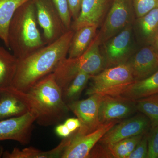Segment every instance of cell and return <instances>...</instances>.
Segmentation results:
<instances>
[{
  "label": "cell",
  "instance_id": "f1b7e54d",
  "mask_svg": "<svg viewBox=\"0 0 158 158\" xmlns=\"http://www.w3.org/2000/svg\"><path fill=\"white\" fill-rule=\"evenodd\" d=\"M148 158H158V126L148 135Z\"/></svg>",
  "mask_w": 158,
  "mask_h": 158
},
{
  "label": "cell",
  "instance_id": "5bb4252c",
  "mask_svg": "<svg viewBox=\"0 0 158 158\" xmlns=\"http://www.w3.org/2000/svg\"><path fill=\"white\" fill-rule=\"evenodd\" d=\"M127 63L129 65L135 81L147 78L158 70V57L151 45L135 52Z\"/></svg>",
  "mask_w": 158,
  "mask_h": 158
},
{
  "label": "cell",
  "instance_id": "52a82bcc",
  "mask_svg": "<svg viewBox=\"0 0 158 158\" xmlns=\"http://www.w3.org/2000/svg\"><path fill=\"white\" fill-rule=\"evenodd\" d=\"M101 46L106 68L126 63L135 53L133 24L126 27Z\"/></svg>",
  "mask_w": 158,
  "mask_h": 158
},
{
  "label": "cell",
  "instance_id": "277c9868",
  "mask_svg": "<svg viewBox=\"0 0 158 158\" xmlns=\"http://www.w3.org/2000/svg\"><path fill=\"white\" fill-rule=\"evenodd\" d=\"M101 47L97 33L82 55L77 58L67 57L59 63L53 74L62 91L79 73H83L93 76L106 68V62Z\"/></svg>",
  "mask_w": 158,
  "mask_h": 158
},
{
  "label": "cell",
  "instance_id": "7a4b0ae2",
  "mask_svg": "<svg viewBox=\"0 0 158 158\" xmlns=\"http://www.w3.org/2000/svg\"><path fill=\"white\" fill-rule=\"evenodd\" d=\"M11 88L31 111L36 113V122L39 125H56L68 116V105L63 100L62 90L53 73L41 79L27 92Z\"/></svg>",
  "mask_w": 158,
  "mask_h": 158
},
{
  "label": "cell",
  "instance_id": "603a6c76",
  "mask_svg": "<svg viewBox=\"0 0 158 158\" xmlns=\"http://www.w3.org/2000/svg\"><path fill=\"white\" fill-rule=\"evenodd\" d=\"M91 76L88 73H79L62 91V98L66 104L79 100Z\"/></svg>",
  "mask_w": 158,
  "mask_h": 158
},
{
  "label": "cell",
  "instance_id": "9c48e42d",
  "mask_svg": "<svg viewBox=\"0 0 158 158\" xmlns=\"http://www.w3.org/2000/svg\"><path fill=\"white\" fill-rule=\"evenodd\" d=\"M118 121L115 120L104 123L95 131L87 135H80L73 133L68 138H65L66 145L61 158H89L91 150L105 134Z\"/></svg>",
  "mask_w": 158,
  "mask_h": 158
},
{
  "label": "cell",
  "instance_id": "6da1fadb",
  "mask_svg": "<svg viewBox=\"0 0 158 158\" xmlns=\"http://www.w3.org/2000/svg\"><path fill=\"white\" fill-rule=\"evenodd\" d=\"M73 34L70 29L56 41L18 59L11 87L27 92L41 79L53 73L59 63L67 58Z\"/></svg>",
  "mask_w": 158,
  "mask_h": 158
},
{
  "label": "cell",
  "instance_id": "5b68a950",
  "mask_svg": "<svg viewBox=\"0 0 158 158\" xmlns=\"http://www.w3.org/2000/svg\"><path fill=\"white\" fill-rule=\"evenodd\" d=\"M89 87L85 94L118 96L135 81L131 70L127 63L105 68L91 76Z\"/></svg>",
  "mask_w": 158,
  "mask_h": 158
},
{
  "label": "cell",
  "instance_id": "1f68e13d",
  "mask_svg": "<svg viewBox=\"0 0 158 158\" xmlns=\"http://www.w3.org/2000/svg\"><path fill=\"white\" fill-rule=\"evenodd\" d=\"M64 124L72 133L76 131L81 126V122L78 118H67L64 122Z\"/></svg>",
  "mask_w": 158,
  "mask_h": 158
},
{
  "label": "cell",
  "instance_id": "2e32d148",
  "mask_svg": "<svg viewBox=\"0 0 158 158\" xmlns=\"http://www.w3.org/2000/svg\"><path fill=\"white\" fill-rule=\"evenodd\" d=\"M31 111L11 87L0 90V120L23 116Z\"/></svg>",
  "mask_w": 158,
  "mask_h": 158
},
{
  "label": "cell",
  "instance_id": "4fadbf2b",
  "mask_svg": "<svg viewBox=\"0 0 158 158\" xmlns=\"http://www.w3.org/2000/svg\"><path fill=\"white\" fill-rule=\"evenodd\" d=\"M137 111L136 101L120 96H102L99 119L101 124L127 118Z\"/></svg>",
  "mask_w": 158,
  "mask_h": 158
},
{
  "label": "cell",
  "instance_id": "4316f807",
  "mask_svg": "<svg viewBox=\"0 0 158 158\" xmlns=\"http://www.w3.org/2000/svg\"><path fill=\"white\" fill-rule=\"evenodd\" d=\"M61 15L63 24L67 31L70 30L72 18L67 0H52Z\"/></svg>",
  "mask_w": 158,
  "mask_h": 158
},
{
  "label": "cell",
  "instance_id": "d6a6232c",
  "mask_svg": "<svg viewBox=\"0 0 158 158\" xmlns=\"http://www.w3.org/2000/svg\"><path fill=\"white\" fill-rule=\"evenodd\" d=\"M151 45L152 46V47L153 48L154 50L158 57V34L156 36L155 38L154 39Z\"/></svg>",
  "mask_w": 158,
  "mask_h": 158
},
{
  "label": "cell",
  "instance_id": "d4e9b609",
  "mask_svg": "<svg viewBox=\"0 0 158 158\" xmlns=\"http://www.w3.org/2000/svg\"><path fill=\"white\" fill-rule=\"evenodd\" d=\"M145 134L126 138L105 147H106L111 158H128Z\"/></svg>",
  "mask_w": 158,
  "mask_h": 158
},
{
  "label": "cell",
  "instance_id": "cb8c5ba5",
  "mask_svg": "<svg viewBox=\"0 0 158 158\" xmlns=\"http://www.w3.org/2000/svg\"><path fill=\"white\" fill-rule=\"evenodd\" d=\"M137 111L147 116L152 128L158 126V94L136 101Z\"/></svg>",
  "mask_w": 158,
  "mask_h": 158
},
{
  "label": "cell",
  "instance_id": "ffe728a7",
  "mask_svg": "<svg viewBox=\"0 0 158 158\" xmlns=\"http://www.w3.org/2000/svg\"><path fill=\"white\" fill-rule=\"evenodd\" d=\"M65 145L66 141L63 139L58 146L48 151H43L33 147L26 148L23 149L15 148L11 152H2L0 156L3 158H61Z\"/></svg>",
  "mask_w": 158,
  "mask_h": 158
},
{
  "label": "cell",
  "instance_id": "44dd1931",
  "mask_svg": "<svg viewBox=\"0 0 158 158\" xmlns=\"http://www.w3.org/2000/svg\"><path fill=\"white\" fill-rule=\"evenodd\" d=\"M18 59L0 45V90L10 88L17 69Z\"/></svg>",
  "mask_w": 158,
  "mask_h": 158
},
{
  "label": "cell",
  "instance_id": "7c38bea8",
  "mask_svg": "<svg viewBox=\"0 0 158 158\" xmlns=\"http://www.w3.org/2000/svg\"><path fill=\"white\" fill-rule=\"evenodd\" d=\"M118 123L101 138L99 144L110 146L126 138L145 134L151 126L149 119L142 113Z\"/></svg>",
  "mask_w": 158,
  "mask_h": 158
},
{
  "label": "cell",
  "instance_id": "8992f818",
  "mask_svg": "<svg viewBox=\"0 0 158 158\" xmlns=\"http://www.w3.org/2000/svg\"><path fill=\"white\" fill-rule=\"evenodd\" d=\"M136 19L132 0H113L98 34L101 45Z\"/></svg>",
  "mask_w": 158,
  "mask_h": 158
},
{
  "label": "cell",
  "instance_id": "7402d4cb",
  "mask_svg": "<svg viewBox=\"0 0 158 158\" xmlns=\"http://www.w3.org/2000/svg\"><path fill=\"white\" fill-rule=\"evenodd\" d=\"M29 0H0V39L7 48L9 25L15 11Z\"/></svg>",
  "mask_w": 158,
  "mask_h": 158
},
{
  "label": "cell",
  "instance_id": "4dcf8cb0",
  "mask_svg": "<svg viewBox=\"0 0 158 158\" xmlns=\"http://www.w3.org/2000/svg\"><path fill=\"white\" fill-rule=\"evenodd\" d=\"M55 132L57 135L63 138H68L73 133L64 123L58 124L55 129Z\"/></svg>",
  "mask_w": 158,
  "mask_h": 158
},
{
  "label": "cell",
  "instance_id": "f546056e",
  "mask_svg": "<svg viewBox=\"0 0 158 158\" xmlns=\"http://www.w3.org/2000/svg\"><path fill=\"white\" fill-rule=\"evenodd\" d=\"M72 19L75 20L81 11L83 0H67Z\"/></svg>",
  "mask_w": 158,
  "mask_h": 158
},
{
  "label": "cell",
  "instance_id": "ba28073f",
  "mask_svg": "<svg viewBox=\"0 0 158 158\" xmlns=\"http://www.w3.org/2000/svg\"><path fill=\"white\" fill-rule=\"evenodd\" d=\"M37 23L43 31L46 44L52 43L67 31L52 0H33Z\"/></svg>",
  "mask_w": 158,
  "mask_h": 158
},
{
  "label": "cell",
  "instance_id": "d6986e66",
  "mask_svg": "<svg viewBox=\"0 0 158 158\" xmlns=\"http://www.w3.org/2000/svg\"><path fill=\"white\" fill-rule=\"evenodd\" d=\"M98 28L96 26H85L74 31L67 57L77 58L84 53L97 34Z\"/></svg>",
  "mask_w": 158,
  "mask_h": 158
},
{
  "label": "cell",
  "instance_id": "484cf974",
  "mask_svg": "<svg viewBox=\"0 0 158 158\" xmlns=\"http://www.w3.org/2000/svg\"><path fill=\"white\" fill-rule=\"evenodd\" d=\"M136 18L158 8V0H132Z\"/></svg>",
  "mask_w": 158,
  "mask_h": 158
},
{
  "label": "cell",
  "instance_id": "83f0119b",
  "mask_svg": "<svg viewBox=\"0 0 158 158\" xmlns=\"http://www.w3.org/2000/svg\"><path fill=\"white\" fill-rule=\"evenodd\" d=\"M148 135L145 133L128 158H146L148 152Z\"/></svg>",
  "mask_w": 158,
  "mask_h": 158
},
{
  "label": "cell",
  "instance_id": "ac0fdd59",
  "mask_svg": "<svg viewBox=\"0 0 158 158\" xmlns=\"http://www.w3.org/2000/svg\"><path fill=\"white\" fill-rule=\"evenodd\" d=\"M158 94V70L147 78L134 82L120 96L136 101Z\"/></svg>",
  "mask_w": 158,
  "mask_h": 158
},
{
  "label": "cell",
  "instance_id": "e0dca14e",
  "mask_svg": "<svg viewBox=\"0 0 158 158\" xmlns=\"http://www.w3.org/2000/svg\"><path fill=\"white\" fill-rule=\"evenodd\" d=\"M133 27L134 34L142 41L151 45L158 34V8L136 18Z\"/></svg>",
  "mask_w": 158,
  "mask_h": 158
},
{
  "label": "cell",
  "instance_id": "8fae6325",
  "mask_svg": "<svg viewBox=\"0 0 158 158\" xmlns=\"http://www.w3.org/2000/svg\"><path fill=\"white\" fill-rule=\"evenodd\" d=\"M37 118L36 113L31 111L23 116L0 120V141L12 140L23 145L29 144Z\"/></svg>",
  "mask_w": 158,
  "mask_h": 158
},
{
  "label": "cell",
  "instance_id": "9a60e30c",
  "mask_svg": "<svg viewBox=\"0 0 158 158\" xmlns=\"http://www.w3.org/2000/svg\"><path fill=\"white\" fill-rule=\"evenodd\" d=\"M109 0H83L78 17L71 23L73 31L88 26L99 27L108 11Z\"/></svg>",
  "mask_w": 158,
  "mask_h": 158
},
{
  "label": "cell",
  "instance_id": "30bf717a",
  "mask_svg": "<svg viewBox=\"0 0 158 158\" xmlns=\"http://www.w3.org/2000/svg\"><path fill=\"white\" fill-rule=\"evenodd\" d=\"M102 96L99 94H92L85 99L78 100L68 105L69 111L75 114L81 122L80 128L74 132L78 135H87L102 124L98 116Z\"/></svg>",
  "mask_w": 158,
  "mask_h": 158
},
{
  "label": "cell",
  "instance_id": "3957f363",
  "mask_svg": "<svg viewBox=\"0 0 158 158\" xmlns=\"http://www.w3.org/2000/svg\"><path fill=\"white\" fill-rule=\"evenodd\" d=\"M33 0L18 9L8 31L9 47L18 59H23L46 45L38 27Z\"/></svg>",
  "mask_w": 158,
  "mask_h": 158
}]
</instances>
